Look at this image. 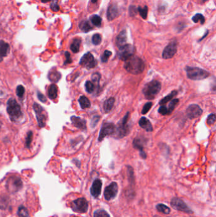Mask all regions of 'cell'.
Returning <instances> with one entry per match:
<instances>
[{"mask_svg": "<svg viewBox=\"0 0 216 217\" xmlns=\"http://www.w3.org/2000/svg\"><path fill=\"white\" fill-rule=\"evenodd\" d=\"M41 209L36 187L17 174L0 182V217H34Z\"/></svg>", "mask_w": 216, "mask_h": 217, "instance_id": "obj_1", "label": "cell"}, {"mask_svg": "<svg viewBox=\"0 0 216 217\" xmlns=\"http://www.w3.org/2000/svg\"><path fill=\"white\" fill-rule=\"evenodd\" d=\"M124 69L133 74L142 73L145 69V63L140 57L133 56L125 61Z\"/></svg>", "mask_w": 216, "mask_h": 217, "instance_id": "obj_2", "label": "cell"}, {"mask_svg": "<svg viewBox=\"0 0 216 217\" xmlns=\"http://www.w3.org/2000/svg\"><path fill=\"white\" fill-rule=\"evenodd\" d=\"M6 111L12 121H18L23 116L20 105L13 98H10L7 102Z\"/></svg>", "mask_w": 216, "mask_h": 217, "instance_id": "obj_3", "label": "cell"}, {"mask_svg": "<svg viewBox=\"0 0 216 217\" xmlns=\"http://www.w3.org/2000/svg\"><path fill=\"white\" fill-rule=\"evenodd\" d=\"M161 90V83L157 80H154L145 84L143 93L147 99L152 100Z\"/></svg>", "mask_w": 216, "mask_h": 217, "instance_id": "obj_4", "label": "cell"}, {"mask_svg": "<svg viewBox=\"0 0 216 217\" xmlns=\"http://www.w3.org/2000/svg\"><path fill=\"white\" fill-rule=\"evenodd\" d=\"M185 70L187 73V77L192 80H202L210 76L209 72L198 67L187 66Z\"/></svg>", "mask_w": 216, "mask_h": 217, "instance_id": "obj_5", "label": "cell"}, {"mask_svg": "<svg viewBox=\"0 0 216 217\" xmlns=\"http://www.w3.org/2000/svg\"><path fill=\"white\" fill-rule=\"evenodd\" d=\"M129 118V112H127L124 118L122 119L119 123L117 124V126H116L114 131V134L117 138L121 139L123 138L125 136L127 135L129 132V125L127 124V122Z\"/></svg>", "mask_w": 216, "mask_h": 217, "instance_id": "obj_6", "label": "cell"}, {"mask_svg": "<svg viewBox=\"0 0 216 217\" xmlns=\"http://www.w3.org/2000/svg\"><path fill=\"white\" fill-rule=\"evenodd\" d=\"M70 207L76 213H84L88 209V202L85 198H79L71 201Z\"/></svg>", "mask_w": 216, "mask_h": 217, "instance_id": "obj_7", "label": "cell"}, {"mask_svg": "<svg viewBox=\"0 0 216 217\" xmlns=\"http://www.w3.org/2000/svg\"><path fill=\"white\" fill-rule=\"evenodd\" d=\"M135 53V48L129 44H126L124 46L119 48L118 55L119 59L123 61H126L129 58L134 56Z\"/></svg>", "mask_w": 216, "mask_h": 217, "instance_id": "obj_8", "label": "cell"}, {"mask_svg": "<svg viewBox=\"0 0 216 217\" xmlns=\"http://www.w3.org/2000/svg\"><path fill=\"white\" fill-rule=\"evenodd\" d=\"M34 111L36 115L38 125L40 128L45 127L46 125V115L43 108L37 103H34L33 105Z\"/></svg>", "mask_w": 216, "mask_h": 217, "instance_id": "obj_9", "label": "cell"}, {"mask_svg": "<svg viewBox=\"0 0 216 217\" xmlns=\"http://www.w3.org/2000/svg\"><path fill=\"white\" fill-rule=\"evenodd\" d=\"M79 64L86 69H90L96 67L97 61L91 53L88 52L82 57L79 61Z\"/></svg>", "mask_w": 216, "mask_h": 217, "instance_id": "obj_10", "label": "cell"}, {"mask_svg": "<svg viewBox=\"0 0 216 217\" xmlns=\"http://www.w3.org/2000/svg\"><path fill=\"white\" fill-rule=\"evenodd\" d=\"M171 206L178 211L186 213H193V211L187 206L185 202L178 198H172L170 201Z\"/></svg>", "mask_w": 216, "mask_h": 217, "instance_id": "obj_11", "label": "cell"}, {"mask_svg": "<svg viewBox=\"0 0 216 217\" xmlns=\"http://www.w3.org/2000/svg\"><path fill=\"white\" fill-rule=\"evenodd\" d=\"M118 193V185L113 182L108 185L104 191V198L106 201H110L116 197Z\"/></svg>", "mask_w": 216, "mask_h": 217, "instance_id": "obj_12", "label": "cell"}, {"mask_svg": "<svg viewBox=\"0 0 216 217\" xmlns=\"http://www.w3.org/2000/svg\"><path fill=\"white\" fill-rule=\"evenodd\" d=\"M177 43L176 41H172L165 47L162 53V57L165 59H171L177 52Z\"/></svg>", "mask_w": 216, "mask_h": 217, "instance_id": "obj_13", "label": "cell"}, {"mask_svg": "<svg viewBox=\"0 0 216 217\" xmlns=\"http://www.w3.org/2000/svg\"><path fill=\"white\" fill-rule=\"evenodd\" d=\"M115 128H116V126L113 123H109V122L104 123L100 132L98 141H102L106 136L112 135L114 133Z\"/></svg>", "mask_w": 216, "mask_h": 217, "instance_id": "obj_14", "label": "cell"}, {"mask_svg": "<svg viewBox=\"0 0 216 217\" xmlns=\"http://www.w3.org/2000/svg\"><path fill=\"white\" fill-rule=\"evenodd\" d=\"M202 112V109L197 104H191L186 109L187 116L191 119L200 117Z\"/></svg>", "mask_w": 216, "mask_h": 217, "instance_id": "obj_15", "label": "cell"}, {"mask_svg": "<svg viewBox=\"0 0 216 217\" xmlns=\"http://www.w3.org/2000/svg\"><path fill=\"white\" fill-rule=\"evenodd\" d=\"M102 180L100 179H96L94 182H93L90 189V192L93 197H94L95 198H98V196L100 195L101 191H102Z\"/></svg>", "mask_w": 216, "mask_h": 217, "instance_id": "obj_16", "label": "cell"}, {"mask_svg": "<svg viewBox=\"0 0 216 217\" xmlns=\"http://www.w3.org/2000/svg\"><path fill=\"white\" fill-rule=\"evenodd\" d=\"M119 15V10L116 5H110L108 8L106 17L109 20H112Z\"/></svg>", "mask_w": 216, "mask_h": 217, "instance_id": "obj_17", "label": "cell"}, {"mask_svg": "<svg viewBox=\"0 0 216 217\" xmlns=\"http://www.w3.org/2000/svg\"><path fill=\"white\" fill-rule=\"evenodd\" d=\"M72 123L73 125L77 128L78 129H80L82 130H85L86 129V120L76 116H72L70 118Z\"/></svg>", "mask_w": 216, "mask_h": 217, "instance_id": "obj_18", "label": "cell"}, {"mask_svg": "<svg viewBox=\"0 0 216 217\" xmlns=\"http://www.w3.org/2000/svg\"><path fill=\"white\" fill-rule=\"evenodd\" d=\"M10 51V46L8 43L3 40L0 41V62H2L3 58L8 55Z\"/></svg>", "mask_w": 216, "mask_h": 217, "instance_id": "obj_19", "label": "cell"}, {"mask_svg": "<svg viewBox=\"0 0 216 217\" xmlns=\"http://www.w3.org/2000/svg\"><path fill=\"white\" fill-rule=\"evenodd\" d=\"M127 42V33L126 30H123L120 33L116 38V45L119 48L124 46Z\"/></svg>", "mask_w": 216, "mask_h": 217, "instance_id": "obj_20", "label": "cell"}, {"mask_svg": "<svg viewBox=\"0 0 216 217\" xmlns=\"http://www.w3.org/2000/svg\"><path fill=\"white\" fill-rule=\"evenodd\" d=\"M139 125L141 128L145 129L147 132H150L153 131V127L150 121L146 118L142 117L139 121Z\"/></svg>", "mask_w": 216, "mask_h": 217, "instance_id": "obj_21", "label": "cell"}, {"mask_svg": "<svg viewBox=\"0 0 216 217\" xmlns=\"http://www.w3.org/2000/svg\"><path fill=\"white\" fill-rule=\"evenodd\" d=\"M48 78L49 79V80L53 82V83H56L58 82L60 78H61V74L59 71H57L55 69L51 70L48 73Z\"/></svg>", "mask_w": 216, "mask_h": 217, "instance_id": "obj_22", "label": "cell"}, {"mask_svg": "<svg viewBox=\"0 0 216 217\" xmlns=\"http://www.w3.org/2000/svg\"><path fill=\"white\" fill-rule=\"evenodd\" d=\"M115 98L113 97H110L106 100L103 104V109L106 113H109L110 112L113 107L115 103Z\"/></svg>", "mask_w": 216, "mask_h": 217, "instance_id": "obj_23", "label": "cell"}, {"mask_svg": "<svg viewBox=\"0 0 216 217\" xmlns=\"http://www.w3.org/2000/svg\"><path fill=\"white\" fill-rule=\"evenodd\" d=\"M57 93H58V88H57L56 85L52 84L49 86L48 90V97L52 100H55L57 97Z\"/></svg>", "mask_w": 216, "mask_h": 217, "instance_id": "obj_24", "label": "cell"}, {"mask_svg": "<svg viewBox=\"0 0 216 217\" xmlns=\"http://www.w3.org/2000/svg\"><path fill=\"white\" fill-rule=\"evenodd\" d=\"M79 28H80V29L84 33H88L93 29V27L92 26L91 23L87 20L81 21L80 24H79Z\"/></svg>", "mask_w": 216, "mask_h": 217, "instance_id": "obj_25", "label": "cell"}, {"mask_svg": "<svg viewBox=\"0 0 216 217\" xmlns=\"http://www.w3.org/2000/svg\"><path fill=\"white\" fill-rule=\"evenodd\" d=\"M81 43V40L80 38H75L73 40L70 45V50L74 53H78L80 49V46Z\"/></svg>", "mask_w": 216, "mask_h": 217, "instance_id": "obj_26", "label": "cell"}, {"mask_svg": "<svg viewBox=\"0 0 216 217\" xmlns=\"http://www.w3.org/2000/svg\"><path fill=\"white\" fill-rule=\"evenodd\" d=\"M79 104H80V106L83 109H85V108H88L89 107H90L91 106V103L89 100L84 95L81 96L79 98Z\"/></svg>", "mask_w": 216, "mask_h": 217, "instance_id": "obj_27", "label": "cell"}, {"mask_svg": "<svg viewBox=\"0 0 216 217\" xmlns=\"http://www.w3.org/2000/svg\"><path fill=\"white\" fill-rule=\"evenodd\" d=\"M177 91L176 90L172 91V92H170V93L169 94V95H167L166 97H164V98L160 101L159 104H160V105H164V104H165L166 103H167L168 102H169V101L172 100V99L173 98L177 95Z\"/></svg>", "mask_w": 216, "mask_h": 217, "instance_id": "obj_28", "label": "cell"}, {"mask_svg": "<svg viewBox=\"0 0 216 217\" xmlns=\"http://www.w3.org/2000/svg\"><path fill=\"white\" fill-rule=\"evenodd\" d=\"M90 20L93 25L96 27H100L102 25V19L98 15H93L90 17Z\"/></svg>", "mask_w": 216, "mask_h": 217, "instance_id": "obj_29", "label": "cell"}, {"mask_svg": "<svg viewBox=\"0 0 216 217\" xmlns=\"http://www.w3.org/2000/svg\"><path fill=\"white\" fill-rule=\"evenodd\" d=\"M156 208L157 210L164 214H169L170 212V209L164 204H158L157 205Z\"/></svg>", "mask_w": 216, "mask_h": 217, "instance_id": "obj_30", "label": "cell"}, {"mask_svg": "<svg viewBox=\"0 0 216 217\" xmlns=\"http://www.w3.org/2000/svg\"><path fill=\"white\" fill-rule=\"evenodd\" d=\"M192 20L193 22H195V23L200 22L201 24H204L205 23V21L204 16L201 13L195 14V15L192 17Z\"/></svg>", "mask_w": 216, "mask_h": 217, "instance_id": "obj_31", "label": "cell"}, {"mask_svg": "<svg viewBox=\"0 0 216 217\" xmlns=\"http://www.w3.org/2000/svg\"><path fill=\"white\" fill-rule=\"evenodd\" d=\"M133 147L135 149H138V150H139L140 151V153H141V152H144L143 143H142V142H141V140L140 139H134V141H133Z\"/></svg>", "mask_w": 216, "mask_h": 217, "instance_id": "obj_32", "label": "cell"}, {"mask_svg": "<svg viewBox=\"0 0 216 217\" xmlns=\"http://www.w3.org/2000/svg\"><path fill=\"white\" fill-rule=\"evenodd\" d=\"M138 11L140 13V16L143 19H146L147 18L148 11V9L147 6H145L143 7V8H141V7L139 6L138 8Z\"/></svg>", "mask_w": 216, "mask_h": 217, "instance_id": "obj_33", "label": "cell"}, {"mask_svg": "<svg viewBox=\"0 0 216 217\" xmlns=\"http://www.w3.org/2000/svg\"><path fill=\"white\" fill-rule=\"evenodd\" d=\"M94 217H110L109 214L103 209H97L94 212Z\"/></svg>", "mask_w": 216, "mask_h": 217, "instance_id": "obj_34", "label": "cell"}, {"mask_svg": "<svg viewBox=\"0 0 216 217\" xmlns=\"http://www.w3.org/2000/svg\"><path fill=\"white\" fill-rule=\"evenodd\" d=\"M95 86L93 83H91L89 81H86L85 83V88L86 91L89 93H92L95 90Z\"/></svg>", "mask_w": 216, "mask_h": 217, "instance_id": "obj_35", "label": "cell"}, {"mask_svg": "<svg viewBox=\"0 0 216 217\" xmlns=\"http://www.w3.org/2000/svg\"><path fill=\"white\" fill-rule=\"evenodd\" d=\"M102 42V36L100 34H95L92 37V43L93 45H98Z\"/></svg>", "mask_w": 216, "mask_h": 217, "instance_id": "obj_36", "label": "cell"}, {"mask_svg": "<svg viewBox=\"0 0 216 217\" xmlns=\"http://www.w3.org/2000/svg\"><path fill=\"white\" fill-rule=\"evenodd\" d=\"M179 102V100L178 99H174V100H171V102H170L169 105V107L167 108H168V111H169V114L172 113V112L174 111V109L175 108L176 106L177 105Z\"/></svg>", "mask_w": 216, "mask_h": 217, "instance_id": "obj_37", "label": "cell"}, {"mask_svg": "<svg viewBox=\"0 0 216 217\" xmlns=\"http://www.w3.org/2000/svg\"><path fill=\"white\" fill-rule=\"evenodd\" d=\"M32 137H33V133L31 131L29 132L27 134L26 136V140H25V146L27 148H30L32 140Z\"/></svg>", "mask_w": 216, "mask_h": 217, "instance_id": "obj_38", "label": "cell"}, {"mask_svg": "<svg viewBox=\"0 0 216 217\" xmlns=\"http://www.w3.org/2000/svg\"><path fill=\"white\" fill-rule=\"evenodd\" d=\"M16 93L19 97L22 98L25 93V88L24 86L22 85L18 86L16 88Z\"/></svg>", "mask_w": 216, "mask_h": 217, "instance_id": "obj_39", "label": "cell"}, {"mask_svg": "<svg viewBox=\"0 0 216 217\" xmlns=\"http://www.w3.org/2000/svg\"><path fill=\"white\" fill-rule=\"evenodd\" d=\"M111 55H112L111 52L109 51V50H105V51L103 52V55H102V57H101V59H102V62H106Z\"/></svg>", "mask_w": 216, "mask_h": 217, "instance_id": "obj_40", "label": "cell"}, {"mask_svg": "<svg viewBox=\"0 0 216 217\" xmlns=\"http://www.w3.org/2000/svg\"><path fill=\"white\" fill-rule=\"evenodd\" d=\"M152 107V102H147L143 107V109L141 111L142 114H147L150 111V109Z\"/></svg>", "mask_w": 216, "mask_h": 217, "instance_id": "obj_41", "label": "cell"}, {"mask_svg": "<svg viewBox=\"0 0 216 217\" xmlns=\"http://www.w3.org/2000/svg\"><path fill=\"white\" fill-rule=\"evenodd\" d=\"M215 121V114H211L208 115L207 120V123L208 125H213Z\"/></svg>", "mask_w": 216, "mask_h": 217, "instance_id": "obj_42", "label": "cell"}, {"mask_svg": "<svg viewBox=\"0 0 216 217\" xmlns=\"http://www.w3.org/2000/svg\"><path fill=\"white\" fill-rule=\"evenodd\" d=\"M158 112H159L160 114L163 115H167V114H169V111H168V108L164 106V105H162L161 107H159V108H158Z\"/></svg>", "mask_w": 216, "mask_h": 217, "instance_id": "obj_43", "label": "cell"}, {"mask_svg": "<svg viewBox=\"0 0 216 217\" xmlns=\"http://www.w3.org/2000/svg\"><path fill=\"white\" fill-rule=\"evenodd\" d=\"M92 80L95 83L97 84L98 85L100 80V74L98 72H96V73L93 74L92 75Z\"/></svg>", "mask_w": 216, "mask_h": 217, "instance_id": "obj_44", "label": "cell"}, {"mask_svg": "<svg viewBox=\"0 0 216 217\" xmlns=\"http://www.w3.org/2000/svg\"><path fill=\"white\" fill-rule=\"evenodd\" d=\"M51 9L53 12H58L60 9L59 5L57 3V0H53L51 4Z\"/></svg>", "mask_w": 216, "mask_h": 217, "instance_id": "obj_45", "label": "cell"}, {"mask_svg": "<svg viewBox=\"0 0 216 217\" xmlns=\"http://www.w3.org/2000/svg\"><path fill=\"white\" fill-rule=\"evenodd\" d=\"M129 14H130L131 16H134L136 15V14L137 13L138 9H136L135 6H129Z\"/></svg>", "mask_w": 216, "mask_h": 217, "instance_id": "obj_46", "label": "cell"}, {"mask_svg": "<svg viewBox=\"0 0 216 217\" xmlns=\"http://www.w3.org/2000/svg\"><path fill=\"white\" fill-rule=\"evenodd\" d=\"M65 56H66V61H65L64 64L66 65V64H69L72 63L73 60H72V59L70 57V54L69 53V52H66V53H65Z\"/></svg>", "mask_w": 216, "mask_h": 217, "instance_id": "obj_47", "label": "cell"}, {"mask_svg": "<svg viewBox=\"0 0 216 217\" xmlns=\"http://www.w3.org/2000/svg\"><path fill=\"white\" fill-rule=\"evenodd\" d=\"M100 119V117L99 116H95L91 120V125L92 128H94L95 126H96V124L98 123V122Z\"/></svg>", "mask_w": 216, "mask_h": 217, "instance_id": "obj_48", "label": "cell"}, {"mask_svg": "<svg viewBox=\"0 0 216 217\" xmlns=\"http://www.w3.org/2000/svg\"><path fill=\"white\" fill-rule=\"evenodd\" d=\"M38 98L39 100L41 101V102H46V97L43 95L42 93L40 92H38Z\"/></svg>", "mask_w": 216, "mask_h": 217, "instance_id": "obj_49", "label": "cell"}, {"mask_svg": "<svg viewBox=\"0 0 216 217\" xmlns=\"http://www.w3.org/2000/svg\"><path fill=\"white\" fill-rule=\"evenodd\" d=\"M49 1H51V0H41V2L42 3H47V2H49Z\"/></svg>", "mask_w": 216, "mask_h": 217, "instance_id": "obj_50", "label": "cell"}, {"mask_svg": "<svg viewBox=\"0 0 216 217\" xmlns=\"http://www.w3.org/2000/svg\"><path fill=\"white\" fill-rule=\"evenodd\" d=\"M97 1H98V0H91V2L93 3H95L97 2Z\"/></svg>", "mask_w": 216, "mask_h": 217, "instance_id": "obj_51", "label": "cell"}, {"mask_svg": "<svg viewBox=\"0 0 216 217\" xmlns=\"http://www.w3.org/2000/svg\"><path fill=\"white\" fill-rule=\"evenodd\" d=\"M199 1H200L201 3H205V2L207 1V0H199Z\"/></svg>", "mask_w": 216, "mask_h": 217, "instance_id": "obj_52", "label": "cell"}]
</instances>
